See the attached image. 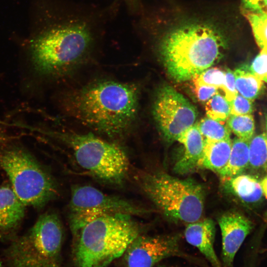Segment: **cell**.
Instances as JSON below:
<instances>
[{"mask_svg": "<svg viewBox=\"0 0 267 267\" xmlns=\"http://www.w3.org/2000/svg\"><path fill=\"white\" fill-rule=\"evenodd\" d=\"M87 8L63 0L49 12L45 25L29 44L31 61L38 73H63L90 52L104 32L107 12Z\"/></svg>", "mask_w": 267, "mask_h": 267, "instance_id": "6da1fadb", "label": "cell"}, {"mask_svg": "<svg viewBox=\"0 0 267 267\" xmlns=\"http://www.w3.org/2000/svg\"><path fill=\"white\" fill-rule=\"evenodd\" d=\"M223 30L209 20L189 19L169 28L159 51L164 66L177 82L193 79L218 61L226 48Z\"/></svg>", "mask_w": 267, "mask_h": 267, "instance_id": "7a4b0ae2", "label": "cell"}, {"mask_svg": "<svg viewBox=\"0 0 267 267\" xmlns=\"http://www.w3.org/2000/svg\"><path fill=\"white\" fill-rule=\"evenodd\" d=\"M137 90L127 83L102 80L75 91L66 107L83 124L111 137L127 133L135 118Z\"/></svg>", "mask_w": 267, "mask_h": 267, "instance_id": "3957f363", "label": "cell"}, {"mask_svg": "<svg viewBox=\"0 0 267 267\" xmlns=\"http://www.w3.org/2000/svg\"><path fill=\"white\" fill-rule=\"evenodd\" d=\"M132 215L116 214L97 218L73 235L75 267H106L123 255L140 228Z\"/></svg>", "mask_w": 267, "mask_h": 267, "instance_id": "277c9868", "label": "cell"}, {"mask_svg": "<svg viewBox=\"0 0 267 267\" xmlns=\"http://www.w3.org/2000/svg\"><path fill=\"white\" fill-rule=\"evenodd\" d=\"M63 241L60 219L55 213L47 212L9 243L2 259L7 267H62Z\"/></svg>", "mask_w": 267, "mask_h": 267, "instance_id": "5b68a950", "label": "cell"}, {"mask_svg": "<svg viewBox=\"0 0 267 267\" xmlns=\"http://www.w3.org/2000/svg\"><path fill=\"white\" fill-rule=\"evenodd\" d=\"M141 186L158 209L171 220L189 223L199 221L203 215L204 190L193 180L156 173L142 178Z\"/></svg>", "mask_w": 267, "mask_h": 267, "instance_id": "8992f818", "label": "cell"}, {"mask_svg": "<svg viewBox=\"0 0 267 267\" xmlns=\"http://www.w3.org/2000/svg\"><path fill=\"white\" fill-rule=\"evenodd\" d=\"M0 168L7 174L11 188L25 205L40 208L55 198L57 187L48 172L23 147L0 149Z\"/></svg>", "mask_w": 267, "mask_h": 267, "instance_id": "52a82bcc", "label": "cell"}, {"mask_svg": "<svg viewBox=\"0 0 267 267\" xmlns=\"http://www.w3.org/2000/svg\"><path fill=\"white\" fill-rule=\"evenodd\" d=\"M59 138L72 150L77 163L95 178L119 185L126 179L129 158L122 148L91 133H63Z\"/></svg>", "mask_w": 267, "mask_h": 267, "instance_id": "ba28073f", "label": "cell"}, {"mask_svg": "<svg viewBox=\"0 0 267 267\" xmlns=\"http://www.w3.org/2000/svg\"><path fill=\"white\" fill-rule=\"evenodd\" d=\"M143 210L124 198L104 193L90 185L72 188L68 221L72 235L92 221L106 215H139Z\"/></svg>", "mask_w": 267, "mask_h": 267, "instance_id": "9c48e42d", "label": "cell"}, {"mask_svg": "<svg viewBox=\"0 0 267 267\" xmlns=\"http://www.w3.org/2000/svg\"><path fill=\"white\" fill-rule=\"evenodd\" d=\"M153 115L165 138L173 142L194 125L197 111L183 95L166 86L157 94Z\"/></svg>", "mask_w": 267, "mask_h": 267, "instance_id": "30bf717a", "label": "cell"}, {"mask_svg": "<svg viewBox=\"0 0 267 267\" xmlns=\"http://www.w3.org/2000/svg\"><path fill=\"white\" fill-rule=\"evenodd\" d=\"M179 238L178 235H139L123 254L125 267H155L164 259L175 256L200 264V261L181 250Z\"/></svg>", "mask_w": 267, "mask_h": 267, "instance_id": "8fae6325", "label": "cell"}, {"mask_svg": "<svg viewBox=\"0 0 267 267\" xmlns=\"http://www.w3.org/2000/svg\"><path fill=\"white\" fill-rule=\"evenodd\" d=\"M222 236V267H234L235 255L253 225L243 215L236 212L222 215L219 219Z\"/></svg>", "mask_w": 267, "mask_h": 267, "instance_id": "7c38bea8", "label": "cell"}, {"mask_svg": "<svg viewBox=\"0 0 267 267\" xmlns=\"http://www.w3.org/2000/svg\"><path fill=\"white\" fill-rule=\"evenodd\" d=\"M25 206L11 187L0 186V241L10 243L18 236Z\"/></svg>", "mask_w": 267, "mask_h": 267, "instance_id": "4fadbf2b", "label": "cell"}, {"mask_svg": "<svg viewBox=\"0 0 267 267\" xmlns=\"http://www.w3.org/2000/svg\"><path fill=\"white\" fill-rule=\"evenodd\" d=\"M215 233L214 222L206 219L188 223L184 234L186 241L199 250L212 267H222L214 247Z\"/></svg>", "mask_w": 267, "mask_h": 267, "instance_id": "5bb4252c", "label": "cell"}, {"mask_svg": "<svg viewBox=\"0 0 267 267\" xmlns=\"http://www.w3.org/2000/svg\"><path fill=\"white\" fill-rule=\"evenodd\" d=\"M177 141L183 145L184 150L182 156L174 166V171L179 174H185L198 167L205 138L196 124L182 134Z\"/></svg>", "mask_w": 267, "mask_h": 267, "instance_id": "9a60e30c", "label": "cell"}, {"mask_svg": "<svg viewBox=\"0 0 267 267\" xmlns=\"http://www.w3.org/2000/svg\"><path fill=\"white\" fill-rule=\"evenodd\" d=\"M231 146L230 138L222 140L205 139L204 150L198 167L219 173L227 163Z\"/></svg>", "mask_w": 267, "mask_h": 267, "instance_id": "2e32d148", "label": "cell"}, {"mask_svg": "<svg viewBox=\"0 0 267 267\" xmlns=\"http://www.w3.org/2000/svg\"><path fill=\"white\" fill-rule=\"evenodd\" d=\"M223 182L231 193L246 204L257 203L263 197L260 181L253 176L242 174Z\"/></svg>", "mask_w": 267, "mask_h": 267, "instance_id": "e0dca14e", "label": "cell"}, {"mask_svg": "<svg viewBox=\"0 0 267 267\" xmlns=\"http://www.w3.org/2000/svg\"><path fill=\"white\" fill-rule=\"evenodd\" d=\"M249 141L237 137L232 141L230 154L227 163L218 173L223 181L242 174L249 166Z\"/></svg>", "mask_w": 267, "mask_h": 267, "instance_id": "ac0fdd59", "label": "cell"}, {"mask_svg": "<svg viewBox=\"0 0 267 267\" xmlns=\"http://www.w3.org/2000/svg\"><path fill=\"white\" fill-rule=\"evenodd\" d=\"M234 74L238 93L252 101L255 99L261 92L262 80L245 67L236 69Z\"/></svg>", "mask_w": 267, "mask_h": 267, "instance_id": "d6986e66", "label": "cell"}, {"mask_svg": "<svg viewBox=\"0 0 267 267\" xmlns=\"http://www.w3.org/2000/svg\"><path fill=\"white\" fill-rule=\"evenodd\" d=\"M249 148V166L254 170L267 173V133L253 136Z\"/></svg>", "mask_w": 267, "mask_h": 267, "instance_id": "ffe728a7", "label": "cell"}, {"mask_svg": "<svg viewBox=\"0 0 267 267\" xmlns=\"http://www.w3.org/2000/svg\"><path fill=\"white\" fill-rule=\"evenodd\" d=\"M224 122L207 117L201 119L196 125L205 139L222 140L230 138L231 131Z\"/></svg>", "mask_w": 267, "mask_h": 267, "instance_id": "44dd1931", "label": "cell"}, {"mask_svg": "<svg viewBox=\"0 0 267 267\" xmlns=\"http://www.w3.org/2000/svg\"><path fill=\"white\" fill-rule=\"evenodd\" d=\"M226 124L238 138L250 141L254 136L255 122L252 115H235L230 114Z\"/></svg>", "mask_w": 267, "mask_h": 267, "instance_id": "7402d4cb", "label": "cell"}, {"mask_svg": "<svg viewBox=\"0 0 267 267\" xmlns=\"http://www.w3.org/2000/svg\"><path fill=\"white\" fill-rule=\"evenodd\" d=\"M242 12L250 24L258 45L261 48L267 46V15L246 10Z\"/></svg>", "mask_w": 267, "mask_h": 267, "instance_id": "603a6c76", "label": "cell"}, {"mask_svg": "<svg viewBox=\"0 0 267 267\" xmlns=\"http://www.w3.org/2000/svg\"><path fill=\"white\" fill-rule=\"evenodd\" d=\"M207 117L215 120L224 121L230 114V104L224 96L219 92L206 103Z\"/></svg>", "mask_w": 267, "mask_h": 267, "instance_id": "cb8c5ba5", "label": "cell"}, {"mask_svg": "<svg viewBox=\"0 0 267 267\" xmlns=\"http://www.w3.org/2000/svg\"><path fill=\"white\" fill-rule=\"evenodd\" d=\"M192 79L193 83L212 86L222 90L225 82V72L217 67L208 68Z\"/></svg>", "mask_w": 267, "mask_h": 267, "instance_id": "d4e9b609", "label": "cell"}, {"mask_svg": "<svg viewBox=\"0 0 267 267\" xmlns=\"http://www.w3.org/2000/svg\"><path fill=\"white\" fill-rule=\"evenodd\" d=\"M230 114L235 115H250L253 111V101L237 93L230 102Z\"/></svg>", "mask_w": 267, "mask_h": 267, "instance_id": "484cf974", "label": "cell"}, {"mask_svg": "<svg viewBox=\"0 0 267 267\" xmlns=\"http://www.w3.org/2000/svg\"><path fill=\"white\" fill-rule=\"evenodd\" d=\"M249 70L262 80L267 75V46L262 48L260 53L252 62Z\"/></svg>", "mask_w": 267, "mask_h": 267, "instance_id": "4316f807", "label": "cell"}, {"mask_svg": "<svg viewBox=\"0 0 267 267\" xmlns=\"http://www.w3.org/2000/svg\"><path fill=\"white\" fill-rule=\"evenodd\" d=\"M224 97L230 103L236 96L238 92L236 90L234 72L227 69L225 71V82L222 89Z\"/></svg>", "mask_w": 267, "mask_h": 267, "instance_id": "83f0119b", "label": "cell"}, {"mask_svg": "<svg viewBox=\"0 0 267 267\" xmlns=\"http://www.w3.org/2000/svg\"><path fill=\"white\" fill-rule=\"evenodd\" d=\"M194 93L198 99L202 102H206L212 96L218 92V89L209 86L199 85L193 83Z\"/></svg>", "mask_w": 267, "mask_h": 267, "instance_id": "f1b7e54d", "label": "cell"}, {"mask_svg": "<svg viewBox=\"0 0 267 267\" xmlns=\"http://www.w3.org/2000/svg\"><path fill=\"white\" fill-rule=\"evenodd\" d=\"M267 0H241V10L262 12Z\"/></svg>", "mask_w": 267, "mask_h": 267, "instance_id": "f546056e", "label": "cell"}, {"mask_svg": "<svg viewBox=\"0 0 267 267\" xmlns=\"http://www.w3.org/2000/svg\"><path fill=\"white\" fill-rule=\"evenodd\" d=\"M263 194L267 199V175L260 181Z\"/></svg>", "mask_w": 267, "mask_h": 267, "instance_id": "4dcf8cb0", "label": "cell"}, {"mask_svg": "<svg viewBox=\"0 0 267 267\" xmlns=\"http://www.w3.org/2000/svg\"><path fill=\"white\" fill-rule=\"evenodd\" d=\"M155 267H181L178 266H175V265H166V264H159L157 265Z\"/></svg>", "mask_w": 267, "mask_h": 267, "instance_id": "1f68e13d", "label": "cell"}, {"mask_svg": "<svg viewBox=\"0 0 267 267\" xmlns=\"http://www.w3.org/2000/svg\"><path fill=\"white\" fill-rule=\"evenodd\" d=\"M261 13H264V14H266L267 15V4H266V6H265L264 9H263L262 12H261Z\"/></svg>", "mask_w": 267, "mask_h": 267, "instance_id": "d6a6232c", "label": "cell"}, {"mask_svg": "<svg viewBox=\"0 0 267 267\" xmlns=\"http://www.w3.org/2000/svg\"><path fill=\"white\" fill-rule=\"evenodd\" d=\"M265 125H266V129L267 133V113H266L265 115Z\"/></svg>", "mask_w": 267, "mask_h": 267, "instance_id": "836d02e7", "label": "cell"}, {"mask_svg": "<svg viewBox=\"0 0 267 267\" xmlns=\"http://www.w3.org/2000/svg\"><path fill=\"white\" fill-rule=\"evenodd\" d=\"M4 264L3 262L2 258H0V267H4Z\"/></svg>", "mask_w": 267, "mask_h": 267, "instance_id": "e575fe53", "label": "cell"}, {"mask_svg": "<svg viewBox=\"0 0 267 267\" xmlns=\"http://www.w3.org/2000/svg\"><path fill=\"white\" fill-rule=\"evenodd\" d=\"M262 80H264L266 81V82H267V75L265 77H264Z\"/></svg>", "mask_w": 267, "mask_h": 267, "instance_id": "d590c367", "label": "cell"}]
</instances>
